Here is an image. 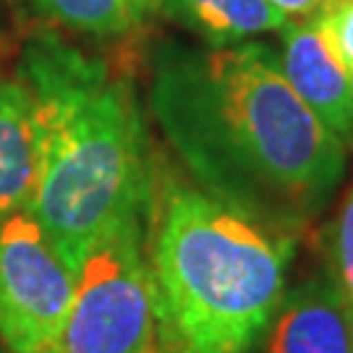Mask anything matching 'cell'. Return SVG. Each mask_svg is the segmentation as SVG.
<instances>
[{
	"label": "cell",
	"mask_w": 353,
	"mask_h": 353,
	"mask_svg": "<svg viewBox=\"0 0 353 353\" xmlns=\"http://www.w3.org/2000/svg\"><path fill=\"white\" fill-rule=\"evenodd\" d=\"M150 267L157 341L178 353H249L285 296L290 236L186 183H154Z\"/></svg>",
	"instance_id": "3"
},
{
	"label": "cell",
	"mask_w": 353,
	"mask_h": 353,
	"mask_svg": "<svg viewBox=\"0 0 353 353\" xmlns=\"http://www.w3.org/2000/svg\"><path fill=\"white\" fill-rule=\"evenodd\" d=\"M314 24L327 50L353 81V0H325Z\"/></svg>",
	"instance_id": "11"
},
{
	"label": "cell",
	"mask_w": 353,
	"mask_h": 353,
	"mask_svg": "<svg viewBox=\"0 0 353 353\" xmlns=\"http://www.w3.org/2000/svg\"><path fill=\"white\" fill-rule=\"evenodd\" d=\"M267 353H353V309L332 275H314L283 296Z\"/></svg>",
	"instance_id": "7"
},
{
	"label": "cell",
	"mask_w": 353,
	"mask_h": 353,
	"mask_svg": "<svg viewBox=\"0 0 353 353\" xmlns=\"http://www.w3.org/2000/svg\"><path fill=\"white\" fill-rule=\"evenodd\" d=\"M144 233L147 217L128 220L89 249L76 270L68 316L48 353L157 351V309Z\"/></svg>",
	"instance_id": "4"
},
{
	"label": "cell",
	"mask_w": 353,
	"mask_h": 353,
	"mask_svg": "<svg viewBox=\"0 0 353 353\" xmlns=\"http://www.w3.org/2000/svg\"><path fill=\"white\" fill-rule=\"evenodd\" d=\"M154 353H178V351H173V348H168V345H163V343L157 341V351Z\"/></svg>",
	"instance_id": "15"
},
{
	"label": "cell",
	"mask_w": 353,
	"mask_h": 353,
	"mask_svg": "<svg viewBox=\"0 0 353 353\" xmlns=\"http://www.w3.org/2000/svg\"><path fill=\"white\" fill-rule=\"evenodd\" d=\"M332 278L353 309V189L332 228Z\"/></svg>",
	"instance_id": "12"
},
{
	"label": "cell",
	"mask_w": 353,
	"mask_h": 353,
	"mask_svg": "<svg viewBox=\"0 0 353 353\" xmlns=\"http://www.w3.org/2000/svg\"><path fill=\"white\" fill-rule=\"evenodd\" d=\"M37 123L21 79H0V220L29 210L37 186Z\"/></svg>",
	"instance_id": "8"
},
{
	"label": "cell",
	"mask_w": 353,
	"mask_h": 353,
	"mask_svg": "<svg viewBox=\"0 0 353 353\" xmlns=\"http://www.w3.org/2000/svg\"><path fill=\"white\" fill-rule=\"evenodd\" d=\"M126 3L128 8H131V13H134V19H137V24L160 8V0H126Z\"/></svg>",
	"instance_id": "14"
},
{
	"label": "cell",
	"mask_w": 353,
	"mask_h": 353,
	"mask_svg": "<svg viewBox=\"0 0 353 353\" xmlns=\"http://www.w3.org/2000/svg\"><path fill=\"white\" fill-rule=\"evenodd\" d=\"M267 3L278 8L285 19H314L325 6V0H267Z\"/></svg>",
	"instance_id": "13"
},
{
	"label": "cell",
	"mask_w": 353,
	"mask_h": 353,
	"mask_svg": "<svg viewBox=\"0 0 353 353\" xmlns=\"http://www.w3.org/2000/svg\"><path fill=\"white\" fill-rule=\"evenodd\" d=\"M160 8L212 48L280 32L288 21L267 0H160Z\"/></svg>",
	"instance_id": "9"
},
{
	"label": "cell",
	"mask_w": 353,
	"mask_h": 353,
	"mask_svg": "<svg viewBox=\"0 0 353 353\" xmlns=\"http://www.w3.org/2000/svg\"><path fill=\"white\" fill-rule=\"evenodd\" d=\"M280 68L299 100L345 144L353 139V81L319 37L314 19H290L280 29Z\"/></svg>",
	"instance_id": "6"
},
{
	"label": "cell",
	"mask_w": 353,
	"mask_h": 353,
	"mask_svg": "<svg viewBox=\"0 0 353 353\" xmlns=\"http://www.w3.org/2000/svg\"><path fill=\"white\" fill-rule=\"evenodd\" d=\"M150 105L196 189L272 233L296 239L341 186L345 144L299 100L267 45H168Z\"/></svg>",
	"instance_id": "1"
},
{
	"label": "cell",
	"mask_w": 353,
	"mask_h": 353,
	"mask_svg": "<svg viewBox=\"0 0 353 353\" xmlns=\"http://www.w3.org/2000/svg\"><path fill=\"white\" fill-rule=\"evenodd\" d=\"M39 16L87 37L108 39L126 34L137 19L126 0H26Z\"/></svg>",
	"instance_id": "10"
},
{
	"label": "cell",
	"mask_w": 353,
	"mask_h": 353,
	"mask_svg": "<svg viewBox=\"0 0 353 353\" xmlns=\"http://www.w3.org/2000/svg\"><path fill=\"white\" fill-rule=\"evenodd\" d=\"M19 79L39 147L29 212L76 275L102 236L150 212L154 178L139 102L126 76L55 34L26 42Z\"/></svg>",
	"instance_id": "2"
},
{
	"label": "cell",
	"mask_w": 353,
	"mask_h": 353,
	"mask_svg": "<svg viewBox=\"0 0 353 353\" xmlns=\"http://www.w3.org/2000/svg\"><path fill=\"white\" fill-rule=\"evenodd\" d=\"M76 275L29 210L0 220V341L48 353L74 301Z\"/></svg>",
	"instance_id": "5"
}]
</instances>
